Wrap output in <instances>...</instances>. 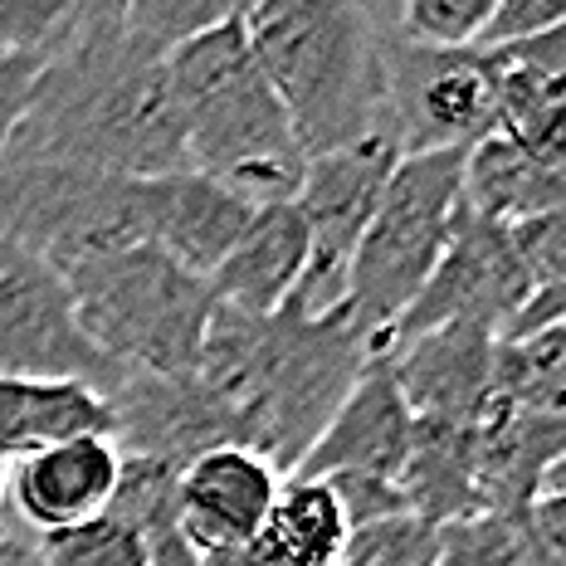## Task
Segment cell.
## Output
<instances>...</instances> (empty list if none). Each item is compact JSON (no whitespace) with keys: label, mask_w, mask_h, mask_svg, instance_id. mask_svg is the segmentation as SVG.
Returning <instances> with one entry per match:
<instances>
[{"label":"cell","mask_w":566,"mask_h":566,"mask_svg":"<svg viewBox=\"0 0 566 566\" xmlns=\"http://www.w3.org/2000/svg\"><path fill=\"white\" fill-rule=\"evenodd\" d=\"M34 78H40V64L15 59V54H0V157L10 151V137H15L20 117L30 108Z\"/></svg>","instance_id":"cell-35"},{"label":"cell","mask_w":566,"mask_h":566,"mask_svg":"<svg viewBox=\"0 0 566 566\" xmlns=\"http://www.w3.org/2000/svg\"><path fill=\"white\" fill-rule=\"evenodd\" d=\"M371 361V342L342 313H210L200 347V386L244 424L250 450H259L283 479L308 459L317 434L357 386Z\"/></svg>","instance_id":"cell-2"},{"label":"cell","mask_w":566,"mask_h":566,"mask_svg":"<svg viewBox=\"0 0 566 566\" xmlns=\"http://www.w3.org/2000/svg\"><path fill=\"white\" fill-rule=\"evenodd\" d=\"M566 206V161L547 167L533 161L523 147H513L509 137H489L474 151H464V210H474L479 220L513 230L533 216Z\"/></svg>","instance_id":"cell-20"},{"label":"cell","mask_w":566,"mask_h":566,"mask_svg":"<svg viewBox=\"0 0 566 566\" xmlns=\"http://www.w3.org/2000/svg\"><path fill=\"white\" fill-rule=\"evenodd\" d=\"M459 216H464V151L396 161L381 206L352 254L347 303H342V317L371 342V352L430 283Z\"/></svg>","instance_id":"cell-6"},{"label":"cell","mask_w":566,"mask_h":566,"mask_svg":"<svg viewBox=\"0 0 566 566\" xmlns=\"http://www.w3.org/2000/svg\"><path fill=\"white\" fill-rule=\"evenodd\" d=\"M0 240L64 274L78 259L142 244V181L59 161H0Z\"/></svg>","instance_id":"cell-7"},{"label":"cell","mask_w":566,"mask_h":566,"mask_svg":"<svg viewBox=\"0 0 566 566\" xmlns=\"http://www.w3.org/2000/svg\"><path fill=\"white\" fill-rule=\"evenodd\" d=\"M6 479H10V459H0V537L10 533V509H6Z\"/></svg>","instance_id":"cell-37"},{"label":"cell","mask_w":566,"mask_h":566,"mask_svg":"<svg viewBox=\"0 0 566 566\" xmlns=\"http://www.w3.org/2000/svg\"><path fill=\"white\" fill-rule=\"evenodd\" d=\"M108 517L133 527L151 566H200L196 547L181 533V474L151 459H127L117 474Z\"/></svg>","instance_id":"cell-23"},{"label":"cell","mask_w":566,"mask_h":566,"mask_svg":"<svg viewBox=\"0 0 566 566\" xmlns=\"http://www.w3.org/2000/svg\"><path fill=\"white\" fill-rule=\"evenodd\" d=\"M234 10L240 6H226V0H123L127 30L161 59H171L186 40H196V34L216 30Z\"/></svg>","instance_id":"cell-26"},{"label":"cell","mask_w":566,"mask_h":566,"mask_svg":"<svg viewBox=\"0 0 566 566\" xmlns=\"http://www.w3.org/2000/svg\"><path fill=\"white\" fill-rule=\"evenodd\" d=\"M381 15V6H376ZM381 84L386 127L400 157L430 151H474L503 133L493 59L483 50H430L410 44L381 15Z\"/></svg>","instance_id":"cell-8"},{"label":"cell","mask_w":566,"mask_h":566,"mask_svg":"<svg viewBox=\"0 0 566 566\" xmlns=\"http://www.w3.org/2000/svg\"><path fill=\"white\" fill-rule=\"evenodd\" d=\"M523 533L533 566H566V489L537 493V503L523 513Z\"/></svg>","instance_id":"cell-34"},{"label":"cell","mask_w":566,"mask_h":566,"mask_svg":"<svg viewBox=\"0 0 566 566\" xmlns=\"http://www.w3.org/2000/svg\"><path fill=\"white\" fill-rule=\"evenodd\" d=\"M0 566H44L40 552H34V537L20 533L15 523H10V533L0 537Z\"/></svg>","instance_id":"cell-36"},{"label":"cell","mask_w":566,"mask_h":566,"mask_svg":"<svg viewBox=\"0 0 566 566\" xmlns=\"http://www.w3.org/2000/svg\"><path fill=\"white\" fill-rule=\"evenodd\" d=\"M342 503V513H347L352 533L357 527H371V523H386V517H406V493H400V483L391 479H327Z\"/></svg>","instance_id":"cell-32"},{"label":"cell","mask_w":566,"mask_h":566,"mask_svg":"<svg viewBox=\"0 0 566 566\" xmlns=\"http://www.w3.org/2000/svg\"><path fill=\"white\" fill-rule=\"evenodd\" d=\"M513 250L523 259L533 289H566V206L513 226Z\"/></svg>","instance_id":"cell-30"},{"label":"cell","mask_w":566,"mask_h":566,"mask_svg":"<svg viewBox=\"0 0 566 566\" xmlns=\"http://www.w3.org/2000/svg\"><path fill=\"white\" fill-rule=\"evenodd\" d=\"M250 216L254 210L240 196L200 171H171L142 181V244L161 250L200 279H210L226 264Z\"/></svg>","instance_id":"cell-17"},{"label":"cell","mask_w":566,"mask_h":566,"mask_svg":"<svg viewBox=\"0 0 566 566\" xmlns=\"http://www.w3.org/2000/svg\"><path fill=\"white\" fill-rule=\"evenodd\" d=\"M527 298H533V279H527L523 259L513 250V234L493 226V220H479L474 210H464L430 283L406 308V317L386 333L381 347H396V342H410L420 333L454 327V323L489 327L503 342V333L513 327V317L523 313Z\"/></svg>","instance_id":"cell-11"},{"label":"cell","mask_w":566,"mask_h":566,"mask_svg":"<svg viewBox=\"0 0 566 566\" xmlns=\"http://www.w3.org/2000/svg\"><path fill=\"white\" fill-rule=\"evenodd\" d=\"M283 474L259 450L226 444L181 469V533L196 557L234 552L264 537Z\"/></svg>","instance_id":"cell-16"},{"label":"cell","mask_w":566,"mask_h":566,"mask_svg":"<svg viewBox=\"0 0 566 566\" xmlns=\"http://www.w3.org/2000/svg\"><path fill=\"white\" fill-rule=\"evenodd\" d=\"M69 283L78 327L113 367L147 376H196L216 313L210 279L181 269L151 244L78 259Z\"/></svg>","instance_id":"cell-5"},{"label":"cell","mask_w":566,"mask_h":566,"mask_svg":"<svg viewBox=\"0 0 566 566\" xmlns=\"http://www.w3.org/2000/svg\"><path fill=\"white\" fill-rule=\"evenodd\" d=\"M113 444L127 459H151L181 474L200 454L244 444V424L200 386V376H147L123 371L108 396Z\"/></svg>","instance_id":"cell-12"},{"label":"cell","mask_w":566,"mask_h":566,"mask_svg":"<svg viewBox=\"0 0 566 566\" xmlns=\"http://www.w3.org/2000/svg\"><path fill=\"white\" fill-rule=\"evenodd\" d=\"M303 157L391 137L381 84V15L357 0H259L240 10Z\"/></svg>","instance_id":"cell-3"},{"label":"cell","mask_w":566,"mask_h":566,"mask_svg":"<svg viewBox=\"0 0 566 566\" xmlns=\"http://www.w3.org/2000/svg\"><path fill=\"white\" fill-rule=\"evenodd\" d=\"M566 20V0H493V15L483 25L474 50L483 54H499V50H513V44H527L537 34L557 30Z\"/></svg>","instance_id":"cell-31"},{"label":"cell","mask_w":566,"mask_h":566,"mask_svg":"<svg viewBox=\"0 0 566 566\" xmlns=\"http://www.w3.org/2000/svg\"><path fill=\"white\" fill-rule=\"evenodd\" d=\"M381 15L410 44L469 50V44H479L483 25H489L493 0H406V6H381Z\"/></svg>","instance_id":"cell-24"},{"label":"cell","mask_w":566,"mask_h":566,"mask_svg":"<svg viewBox=\"0 0 566 566\" xmlns=\"http://www.w3.org/2000/svg\"><path fill=\"white\" fill-rule=\"evenodd\" d=\"M499 54H509L547 98L566 103V20L557 30L537 34V40H527V44H513V50H499Z\"/></svg>","instance_id":"cell-33"},{"label":"cell","mask_w":566,"mask_h":566,"mask_svg":"<svg viewBox=\"0 0 566 566\" xmlns=\"http://www.w3.org/2000/svg\"><path fill=\"white\" fill-rule=\"evenodd\" d=\"M84 0H0V54L50 64L78 25Z\"/></svg>","instance_id":"cell-27"},{"label":"cell","mask_w":566,"mask_h":566,"mask_svg":"<svg viewBox=\"0 0 566 566\" xmlns=\"http://www.w3.org/2000/svg\"><path fill=\"white\" fill-rule=\"evenodd\" d=\"M117 376L123 367L78 327L69 283L44 259L0 240V381H84L108 396Z\"/></svg>","instance_id":"cell-10"},{"label":"cell","mask_w":566,"mask_h":566,"mask_svg":"<svg viewBox=\"0 0 566 566\" xmlns=\"http://www.w3.org/2000/svg\"><path fill=\"white\" fill-rule=\"evenodd\" d=\"M117 474H123V454H117L113 434H78V440L34 450L10 464V523L30 537L88 523V517L108 513Z\"/></svg>","instance_id":"cell-14"},{"label":"cell","mask_w":566,"mask_h":566,"mask_svg":"<svg viewBox=\"0 0 566 566\" xmlns=\"http://www.w3.org/2000/svg\"><path fill=\"white\" fill-rule=\"evenodd\" d=\"M108 400L84 381H0V459H25L78 434H108Z\"/></svg>","instance_id":"cell-21"},{"label":"cell","mask_w":566,"mask_h":566,"mask_svg":"<svg viewBox=\"0 0 566 566\" xmlns=\"http://www.w3.org/2000/svg\"><path fill=\"white\" fill-rule=\"evenodd\" d=\"M391 357L396 386L416 420L444 424H479L493 406V376H499V337L489 327H434L396 347Z\"/></svg>","instance_id":"cell-15"},{"label":"cell","mask_w":566,"mask_h":566,"mask_svg":"<svg viewBox=\"0 0 566 566\" xmlns=\"http://www.w3.org/2000/svg\"><path fill=\"white\" fill-rule=\"evenodd\" d=\"M434 566H533L523 517H464V523L440 527V552Z\"/></svg>","instance_id":"cell-28"},{"label":"cell","mask_w":566,"mask_h":566,"mask_svg":"<svg viewBox=\"0 0 566 566\" xmlns=\"http://www.w3.org/2000/svg\"><path fill=\"white\" fill-rule=\"evenodd\" d=\"M352 542V523L342 513L327 479L289 474L279 489V503L269 513V527L259 537L264 557L274 566H342Z\"/></svg>","instance_id":"cell-22"},{"label":"cell","mask_w":566,"mask_h":566,"mask_svg":"<svg viewBox=\"0 0 566 566\" xmlns=\"http://www.w3.org/2000/svg\"><path fill=\"white\" fill-rule=\"evenodd\" d=\"M400 493L406 509L430 527H450L464 517H483V483H479V424H444L416 420L410 454L400 464Z\"/></svg>","instance_id":"cell-19"},{"label":"cell","mask_w":566,"mask_h":566,"mask_svg":"<svg viewBox=\"0 0 566 566\" xmlns=\"http://www.w3.org/2000/svg\"><path fill=\"white\" fill-rule=\"evenodd\" d=\"M34 552L44 566H151L142 537L108 513L34 537Z\"/></svg>","instance_id":"cell-25"},{"label":"cell","mask_w":566,"mask_h":566,"mask_svg":"<svg viewBox=\"0 0 566 566\" xmlns=\"http://www.w3.org/2000/svg\"><path fill=\"white\" fill-rule=\"evenodd\" d=\"M410 434H416V416H410L406 396L396 386L391 357L371 352V361L361 367L357 386L337 406V416L327 420V430L317 434L293 474L303 479H400V464L410 454Z\"/></svg>","instance_id":"cell-13"},{"label":"cell","mask_w":566,"mask_h":566,"mask_svg":"<svg viewBox=\"0 0 566 566\" xmlns=\"http://www.w3.org/2000/svg\"><path fill=\"white\" fill-rule=\"evenodd\" d=\"M6 157L88 167L133 181L191 171L167 59L127 30L123 0L78 6V25L34 78L30 108Z\"/></svg>","instance_id":"cell-1"},{"label":"cell","mask_w":566,"mask_h":566,"mask_svg":"<svg viewBox=\"0 0 566 566\" xmlns=\"http://www.w3.org/2000/svg\"><path fill=\"white\" fill-rule=\"evenodd\" d=\"M240 10L167 59L186 167L220 181L250 210L289 206L303 186L308 157L293 137L274 84L264 78Z\"/></svg>","instance_id":"cell-4"},{"label":"cell","mask_w":566,"mask_h":566,"mask_svg":"<svg viewBox=\"0 0 566 566\" xmlns=\"http://www.w3.org/2000/svg\"><path fill=\"white\" fill-rule=\"evenodd\" d=\"M400 151L391 137H371L357 147L327 151L303 167V186L293 196L303 226H308V269L298 279L289 313L303 317H327L342 313L347 303V274L352 254H357L361 234H367L381 191L391 181Z\"/></svg>","instance_id":"cell-9"},{"label":"cell","mask_w":566,"mask_h":566,"mask_svg":"<svg viewBox=\"0 0 566 566\" xmlns=\"http://www.w3.org/2000/svg\"><path fill=\"white\" fill-rule=\"evenodd\" d=\"M434 552H440V527L406 513V517L357 527L342 566H434Z\"/></svg>","instance_id":"cell-29"},{"label":"cell","mask_w":566,"mask_h":566,"mask_svg":"<svg viewBox=\"0 0 566 566\" xmlns=\"http://www.w3.org/2000/svg\"><path fill=\"white\" fill-rule=\"evenodd\" d=\"M303 269H308V226L289 200V206L254 210L226 264L210 274V289L220 308L269 317L293 303Z\"/></svg>","instance_id":"cell-18"},{"label":"cell","mask_w":566,"mask_h":566,"mask_svg":"<svg viewBox=\"0 0 566 566\" xmlns=\"http://www.w3.org/2000/svg\"><path fill=\"white\" fill-rule=\"evenodd\" d=\"M557 489H566V459L547 474V483H542V493H557Z\"/></svg>","instance_id":"cell-38"}]
</instances>
